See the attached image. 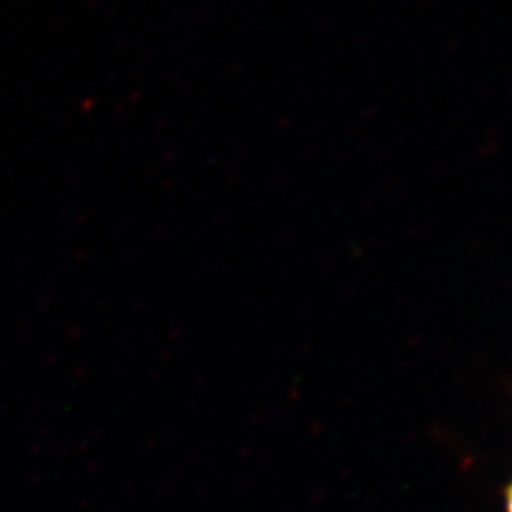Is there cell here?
I'll list each match as a JSON object with an SVG mask.
<instances>
[{"mask_svg": "<svg viewBox=\"0 0 512 512\" xmlns=\"http://www.w3.org/2000/svg\"><path fill=\"white\" fill-rule=\"evenodd\" d=\"M507 511L512 512V484L509 492H507Z\"/></svg>", "mask_w": 512, "mask_h": 512, "instance_id": "obj_1", "label": "cell"}]
</instances>
